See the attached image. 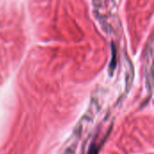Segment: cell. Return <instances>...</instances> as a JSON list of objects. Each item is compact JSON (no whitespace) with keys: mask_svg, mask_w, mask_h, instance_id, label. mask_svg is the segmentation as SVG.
Returning a JSON list of instances; mask_svg holds the SVG:
<instances>
[{"mask_svg":"<svg viewBox=\"0 0 154 154\" xmlns=\"http://www.w3.org/2000/svg\"><path fill=\"white\" fill-rule=\"evenodd\" d=\"M152 42H149L148 47V58H147V63H146V81H147V87L149 88V91L152 89Z\"/></svg>","mask_w":154,"mask_h":154,"instance_id":"cell-1","label":"cell"}]
</instances>
